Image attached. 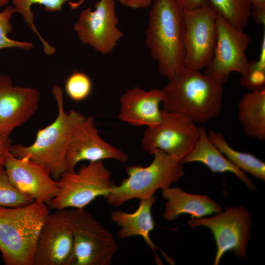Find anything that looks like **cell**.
I'll list each match as a JSON object with an SVG mask.
<instances>
[{
	"instance_id": "8fae6325",
	"label": "cell",
	"mask_w": 265,
	"mask_h": 265,
	"mask_svg": "<svg viewBox=\"0 0 265 265\" xmlns=\"http://www.w3.org/2000/svg\"><path fill=\"white\" fill-rule=\"evenodd\" d=\"M115 0H99L91 7L83 9L75 23L73 30L81 42L101 54L111 53L124 35L117 26Z\"/></svg>"
},
{
	"instance_id": "7a4b0ae2",
	"label": "cell",
	"mask_w": 265,
	"mask_h": 265,
	"mask_svg": "<svg viewBox=\"0 0 265 265\" xmlns=\"http://www.w3.org/2000/svg\"><path fill=\"white\" fill-rule=\"evenodd\" d=\"M183 9L176 0H154L145 30L146 44L159 71L168 80L185 67Z\"/></svg>"
},
{
	"instance_id": "d6986e66",
	"label": "cell",
	"mask_w": 265,
	"mask_h": 265,
	"mask_svg": "<svg viewBox=\"0 0 265 265\" xmlns=\"http://www.w3.org/2000/svg\"><path fill=\"white\" fill-rule=\"evenodd\" d=\"M199 138L182 164L201 162L213 173L230 172L238 177L251 190L257 189L255 184L244 172L229 160L210 139L205 126L199 127Z\"/></svg>"
},
{
	"instance_id": "4dcf8cb0",
	"label": "cell",
	"mask_w": 265,
	"mask_h": 265,
	"mask_svg": "<svg viewBox=\"0 0 265 265\" xmlns=\"http://www.w3.org/2000/svg\"><path fill=\"white\" fill-rule=\"evenodd\" d=\"M183 9L192 10L209 5L208 0H176Z\"/></svg>"
},
{
	"instance_id": "8992f818",
	"label": "cell",
	"mask_w": 265,
	"mask_h": 265,
	"mask_svg": "<svg viewBox=\"0 0 265 265\" xmlns=\"http://www.w3.org/2000/svg\"><path fill=\"white\" fill-rule=\"evenodd\" d=\"M73 239L69 265H109L118 250L113 235L85 209H66Z\"/></svg>"
},
{
	"instance_id": "d6a6232c",
	"label": "cell",
	"mask_w": 265,
	"mask_h": 265,
	"mask_svg": "<svg viewBox=\"0 0 265 265\" xmlns=\"http://www.w3.org/2000/svg\"><path fill=\"white\" fill-rule=\"evenodd\" d=\"M9 0H0V6H4L6 5Z\"/></svg>"
},
{
	"instance_id": "5bb4252c",
	"label": "cell",
	"mask_w": 265,
	"mask_h": 265,
	"mask_svg": "<svg viewBox=\"0 0 265 265\" xmlns=\"http://www.w3.org/2000/svg\"><path fill=\"white\" fill-rule=\"evenodd\" d=\"M73 239L66 209L49 214L39 231L32 265H69Z\"/></svg>"
},
{
	"instance_id": "30bf717a",
	"label": "cell",
	"mask_w": 265,
	"mask_h": 265,
	"mask_svg": "<svg viewBox=\"0 0 265 265\" xmlns=\"http://www.w3.org/2000/svg\"><path fill=\"white\" fill-rule=\"evenodd\" d=\"M216 28L213 54L204 74L224 84L231 73L242 75L246 72L249 61L245 53L250 39L243 30L232 26L217 14Z\"/></svg>"
},
{
	"instance_id": "52a82bcc",
	"label": "cell",
	"mask_w": 265,
	"mask_h": 265,
	"mask_svg": "<svg viewBox=\"0 0 265 265\" xmlns=\"http://www.w3.org/2000/svg\"><path fill=\"white\" fill-rule=\"evenodd\" d=\"M111 177L103 160L83 164L77 172L65 171L57 180L59 192L49 206L56 210L85 208L107 196L114 185Z\"/></svg>"
},
{
	"instance_id": "2e32d148",
	"label": "cell",
	"mask_w": 265,
	"mask_h": 265,
	"mask_svg": "<svg viewBox=\"0 0 265 265\" xmlns=\"http://www.w3.org/2000/svg\"><path fill=\"white\" fill-rule=\"evenodd\" d=\"M40 92L36 88L15 86L10 78L0 74V135L10 134L37 110Z\"/></svg>"
},
{
	"instance_id": "cb8c5ba5",
	"label": "cell",
	"mask_w": 265,
	"mask_h": 265,
	"mask_svg": "<svg viewBox=\"0 0 265 265\" xmlns=\"http://www.w3.org/2000/svg\"><path fill=\"white\" fill-rule=\"evenodd\" d=\"M15 12H18L23 17L29 28L37 36L43 46V51L47 55H53L56 49L50 45L41 35L34 23V16L31 11L34 4H39L44 7L45 11L56 12L62 10L64 4L70 3V0H12Z\"/></svg>"
},
{
	"instance_id": "44dd1931",
	"label": "cell",
	"mask_w": 265,
	"mask_h": 265,
	"mask_svg": "<svg viewBox=\"0 0 265 265\" xmlns=\"http://www.w3.org/2000/svg\"><path fill=\"white\" fill-rule=\"evenodd\" d=\"M238 118L246 136L265 140V89L242 96L238 104Z\"/></svg>"
},
{
	"instance_id": "f1b7e54d",
	"label": "cell",
	"mask_w": 265,
	"mask_h": 265,
	"mask_svg": "<svg viewBox=\"0 0 265 265\" xmlns=\"http://www.w3.org/2000/svg\"><path fill=\"white\" fill-rule=\"evenodd\" d=\"M252 4V17L258 24L265 23V0H250Z\"/></svg>"
},
{
	"instance_id": "4fadbf2b",
	"label": "cell",
	"mask_w": 265,
	"mask_h": 265,
	"mask_svg": "<svg viewBox=\"0 0 265 265\" xmlns=\"http://www.w3.org/2000/svg\"><path fill=\"white\" fill-rule=\"evenodd\" d=\"M106 159L125 162L128 156L101 137L93 116L86 117L76 126L70 136L65 155L66 171H74L76 165L82 161Z\"/></svg>"
},
{
	"instance_id": "ffe728a7",
	"label": "cell",
	"mask_w": 265,
	"mask_h": 265,
	"mask_svg": "<svg viewBox=\"0 0 265 265\" xmlns=\"http://www.w3.org/2000/svg\"><path fill=\"white\" fill-rule=\"evenodd\" d=\"M156 202V198L153 196L140 200L137 209L132 212L121 210L112 212L111 219L120 227L117 233L118 238L124 239L133 236H140L152 250L159 249L150 238V233L155 228L151 212Z\"/></svg>"
},
{
	"instance_id": "484cf974",
	"label": "cell",
	"mask_w": 265,
	"mask_h": 265,
	"mask_svg": "<svg viewBox=\"0 0 265 265\" xmlns=\"http://www.w3.org/2000/svg\"><path fill=\"white\" fill-rule=\"evenodd\" d=\"M64 88L66 94L72 100L81 102L90 95L92 89V82L86 74L76 71L67 79Z\"/></svg>"
},
{
	"instance_id": "1f68e13d",
	"label": "cell",
	"mask_w": 265,
	"mask_h": 265,
	"mask_svg": "<svg viewBox=\"0 0 265 265\" xmlns=\"http://www.w3.org/2000/svg\"><path fill=\"white\" fill-rule=\"evenodd\" d=\"M123 5L136 9L146 8L151 5L154 0H118Z\"/></svg>"
},
{
	"instance_id": "ba28073f",
	"label": "cell",
	"mask_w": 265,
	"mask_h": 265,
	"mask_svg": "<svg viewBox=\"0 0 265 265\" xmlns=\"http://www.w3.org/2000/svg\"><path fill=\"white\" fill-rule=\"evenodd\" d=\"M191 228L204 226L212 233L216 246L213 265H217L224 255L233 252L238 258L246 259V247L250 239L251 213L243 206L227 208L224 212L211 217L191 218Z\"/></svg>"
},
{
	"instance_id": "d4e9b609",
	"label": "cell",
	"mask_w": 265,
	"mask_h": 265,
	"mask_svg": "<svg viewBox=\"0 0 265 265\" xmlns=\"http://www.w3.org/2000/svg\"><path fill=\"white\" fill-rule=\"evenodd\" d=\"M34 201L21 193L10 183L3 163H0V208L25 206Z\"/></svg>"
},
{
	"instance_id": "e0dca14e",
	"label": "cell",
	"mask_w": 265,
	"mask_h": 265,
	"mask_svg": "<svg viewBox=\"0 0 265 265\" xmlns=\"http://www.w3.org/2000/svg\"><path fill=\"white\" fill-rule=\"evenodd\" d=\"M163 97L161 89L146 91L137 86L129 89L120 98L118 118L132 126L154 127L161 121L159 105Z\"/></svg>"
},
{
	"instance_id": "5b68a950",
	"label": "cell",
	"mask_w": 265,
	"mask_h": 265,
	"mask_svg": "<svg viewBox=\"0 0 265 265\" xmlns=\"http://www.w3.org/2000/svg\"><path fill=\"white\" fill-rule=\"evenodd\" d=\"M152 154L154 159L148 166L131 165L126 168L128 177L120 185L114 184L105 198L109 205L118 207L132 199L149 198L158 189L180 181L185 171L179 160L159 149Z\"/></svg>"
},
{
	"instance_id": "7402d4cb",
	"label": "cell",
	"mask_w": 265,
	"mask_h": 265,
	"mask_svg": "<svg viewBox=\"0 0 265 265\" xmlns=\"http://www.w3.org/2000/svg\"><path fill=\"white\" fill-rule=\"evenodd\" d=\"M209 137L219 150L233 164L254 178L265 181V163L253 155L238 151L231 147L220 132L211 130Z\"/></svg>"
},
{
	"instance_id": "603a6c76",
	"label": "cell",
	"mask_w": 265,
	"mask_h": 265,
	"mask_svg": "<svg viewBox=\"0 0 265 265\" xmlns=\"http://www.w3.org/2000/svg\"><path fill=\"white\" fill-rule=\"evenodd\" d=\"M209 5L232 26L244 30L252 16L250 0H208Z\"/></svg>"
},
{
	"instance_id": "83f0119b",
	"label": "cell",
	"mask_w": 265,
	"mask_h": 265,
	"mask_svg": "<svg viewBox=\"0 0 265 265\" xmlns=\"http://www.w3.org/2000/svg\"><path fill=\"white\" fill-rule=\"evenodd\" d=\"M13 6H8L0 12V50L4 48H18L29 50L33 47L30 42L20 41L13 40L7 36L12 31V25L10 19L15 13Z\"/></svg>"
},
{
	"instance_id": "6da1fadb",
	"label": "cell",
	"mask_w": 265,
	"mask_h": 265,
	"mask_svg": "<svg viewBox=\"0 0 265 265\" xmlns=\"http://www.w3.org/2000/svg\"><path fill=\"white\" fill-rule=\"evenodd\" d=\"M162 109L183 114L195 123H205L219 114L224 84L202 73L185 67L161 89Z\"/></svg>"
},
{
	"instance_id": "f546056e",
	"label": "cell",
	"mask_w": 265,
	"mask_h": 265,
	"mask_svg": "<svg viewBox=\"0 0 265 265\" xmlns=\"http://www.w3.org/2000/svg\"><path fill=\"white\" fill-rule=\"evenodd\" d=\"M10 134L0 135V163H3L7 156L10 153L12 139Z\"/></svg>"
},
{
	"instance_id": "277c9868",
	"label": "cell",
	"mask_w": 265,
	"mask_h": 265,
	"mask_svg": "<svg viewBox=\"0 0 265 265\" xmlns=\"http://www.w3.org/2000/svg\"><path fill=\"white\" fill-rule=\"evenodd\" d=\"M49 207L33 201L0 208V252L6 265H32L37 238Z\"/></svg>"
},
{
	"instance_id": "9a60e30c",
	"label": "cell",
	"mask_w": 265,
	"mask_h": 265,
	"mask_svg": "<svg viewBox=\"0 0 265 265\" xmlns=\"http://www.w3.org/2000/svg\"><path fill=\"white\" fill-rule=\"evenodd\" d=\"M3 166L13 186L34 201L49 207L58 194L57 180L42 165L26 158H18L10 152Z\"/></svg>"
},
{
	"instance_id": "ac0fdd59",
	"label": "cell",
	"mask_w": 265,
	"mask_h": 265,
	"mask_svg": "<svg viewBox=\"0 0 265 265\" xmlns=\"http://www.w3.org/2000/svg\"><path fill=\"white\" fill-rule=\"evenodd\" d=\"M165 204L163 218L167 221L176 220L182 214L191 218H201L222 211V207L206 195L187 193L179 187L161 189Z\"/></svg>"
},
{
	"instance_id": "7c38bea8",
	"label": "cell",
	"mask_w": 265,
	"mask_h": 265,
	"mask_svg": "<svg viewBox=\"0 0 265 265\" xmlns=\"http://www.w3.org/2000/svg\"><path fill=\"white\" fill-rule=\"evenodd\" d=\"M216 17V12L210 5L183 9L186 67L200 70L210 62L217 38Z\"/></svg>"
},
{
	"instance_id": "9c48e42d",
	"label": "cell",
	"mask_w": 265,
	"mask_h": 265,
	"mask_svg": "<svg viewBox=\"0 0 265 265\" xmlns=\"http://www.w3.org/2000/svg\"><path fill=\"white\" fill-rule=\"evenodd\" d=\"M199 133V127L186 116L162 109L160 122L147 127L141 144L150 154L159 149L181 162L192 149Z\"/></svg>"
},
{
	"instance_id": "3957f363",
	"label": "cell",
	"mask_w": 265,
	"mask_h": 265,
	"mask_svg": "<svg viewBox=\"0 0 265 265\" xmlns=\"http://www.w3.org/2000/svg\"><path fill=\"white\" fill-rule=\"evenodd\" d=\"M63 92L59 86L53 85L52 93L58 108L54 121L39 129L34 141L30 145L16 144L12 145L10 150L15 157L29 159L43 166L55 180L66 171L65 155L72 132L86 117L76 110H64Z\"/></svg>"
},
{
	"instance_id": "4316f807",
	"label": "cell",
	"mask_w": 265,
	"mask_h": 265,
	"mask_svg": "<svg viewBox=\"0 0 265 265\" xmlns=\"http://www.w3.org/2000/svg\"><path fill=\"white\" fill-rule=\"evenodd\" d=\"M240 84L250 91L265 89V57L249 61L246 72L241 75Z\"/></svg>"
}]
</instances>
